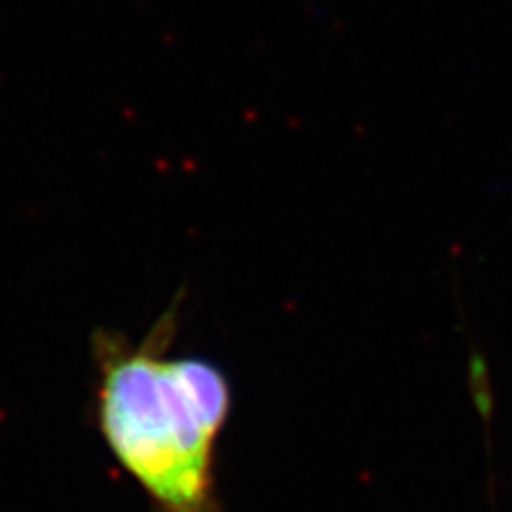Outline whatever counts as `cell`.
I'll use <instances>...</instances> for the list:
<instances>
[{"mask_svg":"<svg viewBox=\"0 0 512 512\" xmlns=\"http://www.w3.org/2000/svg\"><path fill=\"white\" fill-rule=\"evenodd\" d=\"M175 329L173 308L137 344L111 331L94 335L99 429L154 512H222L214 466L231 387L214 363L167 355Z\"/></svg>","mask_w":512,"mask_h":512,"instance_id":"cell-1","label":"cell"}]
</instances>
